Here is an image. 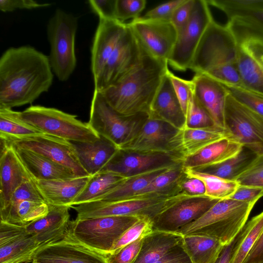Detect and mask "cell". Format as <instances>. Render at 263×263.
<instances>
[{
    "instance_id": "6da1fadb",
    "label": "cell",
    "mask_w": 263,
    "mask_h": 263,
    "mask_svg": "<svg viewBox=\"0 0 263 263\" xmlns=\"http://www.w3.org/2000/svg\"><path fill=\"white\" fill-rule=\"evenodd\" d=\"M53 78L49 57L30 46L8 48L0 58V109L32 103Z\"/></svg>"
},
{
    "instance_id": "7a4b0ae2",
    "label": "cell",
    "mask_w": 263,
    "mask_h": 263,
    "mask_svg": "<svg viewBox=\"0 0 263 263\" xmlns=\"http://www.w3.org/2000/svg\"><path fill=\"white\" fill-rule=\"evenodd\" d=\"M168 64L167 61L146 53L133 70L100 92L108 104L123 116L148 114Z\"/></svg>"
},
{
    "instance_id": "3957f363",
    "label": "cell",
    "mask_w": 263,
    "mask_h": 263,
    "mask_svg": "<svg viewBox=\"0 0 263 263\" xmlns=\"http://www.w3.org/2000/svg\"><path fill=\"white\" fill-rule=\"evenodd\" d=\"M226 85L243 87L237 69L234 37L227 25L213 20L196 50L189 68Z\"/></svg>"
},
{
    "instance_id": "277c9868",
    "label": "cell",
    "mask_w": 263,
    "mask_h": 263,
    "mask_svg": "<svg viewBox=\"0 0 263 263\" xmlns=\"http://www.w3.org/2000/svg\"><path fill=\"white\" fill-rule=\"evenodd\" d=\"M226 25L235 39L243 88L263 96V28L239 18Z\"/></svg>"
},
{
    "instance_id": "5b68a950",
    "label": "cell",
    "mask_w": 263,
    "mask_h": 263,
    "mask_svg": "<svg viewBox=\"0 0 263 263\" xmlns=\"http://www.w3.org/2000/svg\"><path fill=\"white\" fill-rule=\"evenodd\" d=\"M255 204L231 199L219 200L200 218L176 233L209 236L227 245L241 231Z\"/></svg>"
},
{
    "instance_id": "8992f818",
    "label": "cell",
    "mask_w": 263,
    "mask_h": 263,
    "mask_svg": "<svg viewBox=\"0 0 263 263\" xmlns=\"http://www.w3.org/2000/svg\"><path fill=\"white\" fill-rule=\"evenodd\" d=\"M142 216H117L69 221L65 235L104 255L122 234Z\"/></svg>"
},
{
    "instance_id": "52a82bcc",
    "label": "cell",
    "mask_w": 263,
    "mask_h": 263,
    "mask_svg": "<svg viewBox=\"0 0 263 263\" xmlns=\"http://www.w3.org/2000/svg\"><path fill=\"white\" fill-rule=\"evenodd\" d=\"M78 17L58 9L47 25L50 46L49 59L53 72L61 81H67L77 65L75 39Z\"/></svg>"
},
{
    "instance_id": "ba28073f",
    "label": "cell",
    "mask_w": 263,
    "mask_h": 263,
    "mask_svg": "<svg viewBox=\"0 0 263 263\" xmlns=\"http://www.w3.org/2000/svg\"><path fill=\"white\" fill-rule=\"evenodd\" d=\"M147 118L146 113L130 116L118 113L94 90L87 123L99 136L120 148L136 136Z\"/></svg>"
},
{
    "instance_id": "9c48e42d",
    "label": "cell",
    "mask_w": 263,
    "mask_h": 263,
    "mask_svg": "<svg viewBox=\"0 0 263 263\" xmlns=\"http://www.w3.org/2000/svg\"><path fill=\"white\" fill-rule=\"evenodd\" d=\"M20 116L43 134L72 142H91L100 137L88 123L55 108L32 105L20 112Z\"/></svg>"
},
{
    "instance_id": "30bf717a",
    "label": "cell",
    "mask_w": 263,
    "mask_h": 263,
    "mask_svg": "<svg viewBox=\"0 0 263 263\" xmlns=\"http://www.w3.org/2000/svg\"><path fill=\"white\" fill-rule=\"evenodd\" d=\"M180 193L168 197L128 199L117 201H96L71 206L76 218L85 219L107 216H137L152 220L166 208L183 196Z\"/></svg>"
},
{
    "instance_id": "8fae6325",
    "label": "cell",
    "mask_w": 263,
    "mask_h": 263,
    "mask_svg": "<svg viewBox=\"0 0 263 263\" xmlns=\"http://www.w3.org/2000/svg\"><path fill=\"white\" fill-rule=\"evenodd\" d=\"M224 126L229 138L257 155L263 154V117L236 100L229 92Z\"/></svg>"
},
{
    "instance_id": "7c38bea8",
    "label": "cell",
    "mask_w": 263,
    "mask_h": 263,
    "mask_svg": "<svg viewBox=\"0 0 263 263\" xmlns=\"http://www.w3.org/2000/svg\"><path fill=\"white\" fill-rule=\"evenodd\" d=\"M206 0H195L191 18L185 27L177 33V38L168 64L179 71L189 68L199 43L213 20Z\"/></svg>"
},
{
    "instance_id": "4fadbf2b",
    "label": "cell",
    "mask_w": 263,
    "mask_h": 263,
    "mask_svg": "<svg viewBox=\"0 0 263 263\" xmlns=\"http://www.w3.org/2000/svg\"><path fill=\"white\" fill-rule=\"evenodd\" d=\"M128 25L146 53L168 62L177 38L170 21L139 17Z\"/></svg>"
},
{
    "instance_id": "5bb4252c",
    "label": "cell",
    "mask_w": 263,
    "mask_h": 263,
    "mask_svg": "<svg viewBox=\"0 0 263 263\" xmlns=\"http://www.w3.org/2000/svg\"><path fill=\"white\" fill-rule=\"evenodd\" d=\"M146 53L127 24L94 90L100 92L115 83L137 66Z\"/></svg>"
},
{
    "instance_id": "9a60e30c",
    "label": "cell",
    "mask_w": 263,
    "mask_h": 263,
    "mask_svg": "<svg viewBox=\"0 0 263 263\" xmlns=\"http://www.w3.org/2000/svg\"><path fill=\"white\" fill-rule=\"evenodd\" d=\"M218 200L184 194L152 220L153 229L176 233L203 216Z\"/></svg>"
},
{
    "instance_id": "2e32d148",
    "label": "cell",
    "mask_w": 263,
    "mask_h": 263,
    "mask_svg": "<svg viewBox=\"0 0 263 263\" xmlns=\"http://www.w3.org/2000/svg\"><path fill=\"white\" fill-rule=\"evenodd\" d=\"M8 142L69 169L78 177L90 176L81 165L72 142L44 134Z\"/></svg>"
},
{
    "instance_id": "e0dca14e",
    "label": "cell",
    "mask_w": 263,
    "mask_h": 263,
    "mask_svg": "<svg viewBox=\"0 0 263 263\" xmlns=\"http://www.w3.org/2000/svg\"><path fill=\"white\" fill-rule=\"evenodd\" d=\"M181 162L171 154L142 153L119 149L100 172H111L127 178Z\"/></svg>"
},
{
    "instance_id": "ac0fdd59",
    "label": "cell",
    "mask_w": 263,
    "mask_h": 263,
    "mask_svg": "<svg viewBox=\"0 0 263 263\" xmlns=\"http://www.w3.org/2000/svg\"><path fill=\"white\" fill-rule=\"evenodd\" d=\"M42 245L25 226L0 222V263L32 262Z\"/></svg>"
},
{
    "instance_id": "d6986e66",
    "label": "cell",
    "mask_w": 263,
    "mask_h": 263,
    "mask_svg": "<svg viewBox=\"0 0 263 263\" xmlns=\"http://www.w3.org/2000/svg\"><path fill=\"white\" fill-rule=\"evenodd\" d=\"M32 263H107L105 256L65 235L57 241L41 247Z\"/></svg>"
},
{
    "instance_id": "ffe728a7",
    "label": "cell",
    "mask_w": 263,
    "mask_h": 263,
    "mask_svg": "<svg viewBox=\"0 0 263 263\" xmlns=\"http://www.w3.org/2000/svg\"><path fill=\"white\" fill-rule=\"evenodd\" d=\"M126 26L127 24L116 19H99L91 51V69L95 86Z\"/></svg>"
},
{
    "instance_id": "44dd1931",
    "label": "cell",
    "mask_w": 263,
    "mask_h": 263,
    "mask_svg": "<svg viewBox=\"0 0 263 263\" xmlns=\"http://www.w3.org/2000/svg\"><path fill=\"white\" fill-rule=\"evenodd\" d=\"M178 130L165 121L148 117L136 136L119 149L142 153L171 154L170 143Z\"/></svg>"
},
{
    "instance_id": "7402d4cb",
    "label": "cell",
    "mask_w": 263,
    "mask_h": 263,
    "mask_svg": "<svg viewBox=\"0 0 263 263\" xmlns=\"http://www.w3.org/2000/svg\"><path fill=\"white\" fill-rule=\"evenodd\" d=\"M193 95L206 110L215 125L225 129L224 108L228 91L224 85L203 73H195L191 80Z\"/></svg>"
},
{
    "instance_id": "603a6c76",
    "label": "cell",
    "mask_w": 263,
    "mask_h": 263,
    "mask_svg": "<svg viewBox=\"0 0 263 263\" xmlns=\"http://www.w3.org/2000/svg\"><path fill=\"white\" fill-rule=\"evenodd\" d=\"M229 138L226 129L214 126L202 128L184 127L171 140L170 153L181 161L203 147L222 138Z\"/></svg>"
},
{
    "instance_id": "cb8c5ba5",
    "label": "cell",
    "mask_w": 263,
    "mask_h": 263,
    "mask_svg": "<svg viewBox=\"0 0 263 263\" xmlns=\"http://www.w3.org/2000/svg\"><path fill=\"white\" fill-rule=\"evenodd\" d=\"M147 115L148 118L165 121L178 129L185 127V116L167 74V71Z\"/></svg>"
},
{
    "instance_id": "d4e9b609",
    "label": "cell",
    "mask_w": 263,
    "mask_h": 263,
    "mask_svg": "<svg viewBox=\"0 0 263 263\" xmlns=\"http://www.w3.org/2000/svg\"><path fill=\"white\" fill-rule=\"evenodd\" d=\"M31 179L12 145L0 154V210L8 205L21 185Z\"/></svg>"
},
{
    "instance_id": "484cf974",
    "label": "cell",
    "mask_w": 263,
    "mask_h": 263,
    "mask_svg": "<svg viewBox=\"0 0 263 263\" xmlns=\"http://www.w3.org/2000/svg\"><path fill=\"white\" fill-rule=\"evenodd\" d=\"M49 207L46 216L25 226L42 246L63 238L70 221L69 207L49 204Z\"/></svg>"
},
{
    "instance_id": "4316f807",
    "label": "cell",
    "mask_w": 263,
    "mask_h": 263,
    "mask_svg": "<svg viewBox=\"0 0 263 263\" xmlns=\"http://www.w3.org/2000/svg\"><path fill=\"white\" fill-rule=\"evenodd\" d=\"M242 147L241 144L233 139L224 138L184 158L181 160V163L184 168H203L232 158L240 152Z\"/></svg>"
},
{
    "instance_id": "83f0119b",
    "label": "cell",
    "mask_w": 263,
    "mask_h": 263,
    "mask_svg": "<svg viewBox=\"0 0 263 263\" xmlns=\"http://www.w3.org/2000/svg\"><path fill=\"white\" fill-rule=\"evenodd\" d=\"M90 178V176L66 180H32L47 204L71 208L72 202L84 189Z\"/></svg>"
},
{
    "instance_id": "f1b7e54d",
    "label": "cell",
    "mask_w": 263,
    "mask_h": 263,
    "mask_svg": "<svg viewBox=\"0 0 263 263\" xmlns=\"http://www.w3.org/2000/svg\"><path fill=\"white\" fill-rule=\"evenodd\" d=\"M13 146L32 179L66 180L78 177L69 169L37 153Z\"/></svg>"
},
{
    "instance_id": "f546056e",
    "label": "cell",
    "mask_w": 263,
    "mask_h": 263,
    "mask_svg": "<svg viewBox=\"0 0 263 263\" xmlns=\"http://www.w3.org/2000/svg\"><path fill=\"white\" fill-rule=\"evenodd\" d=\"M72 143L81 165L90 176L100 172L119 149L102 137L94 142Z\"/></svg>"
},
{
    "instance_id": "4dcf8cb0",
    "label": "cell",
    "mask_w": 263,
    "mask_h": 263,
    "mask_svg": "<svg viewBox=\"0 0 263 263\" xmlns=\"http://www.w3.org/2000/svg\"><path fill=\"white\" fill-rule=\"evenodd\" d=\"M183 236L177 233L153 230L143 238L134 263H155L180 242Z\"/></svg>"
},
{
    "instance_id": "1f68e13d",
    "label": "cell",
    "mask_w": 263,
    "mask_h": 263,
    "mask_svg": "<svg viewBox=\"0 0 263 263\" xmlns=\"http://www.w3.org/2000/svg\"><path fill=\"white\" fill-rule=\"evenodd\" d=\"M186 175L181 162L179 163L157 176L138 194L126 199L168 197L182 193L179 183Z\"/></svg>"
},
{
    "instance_id": "d6a6232c",
    "label": "cell",
    "mask_w": 263,
    "mask_h": 263,
    "mask_svg": "<svg viewBox=\"0 0 263 263\" xmlns=\"http://www.w3.org/2000/svg\"><path fill=\"white\" fill-rule=\"evenodd\" d=\"M183 236V245L193 263H215L225 246L218 239L209 236Z\"/></svg>"
},
{
    "instance_id": "836d02e7",
    "label": "cell",
    "mask_w": 263,
    "mask_h": 263,
    "mask_svg": "<svg viewBox=\"0 0 263 263\" xmlns=\"http://www.w3.org/2000/svg\"><path fill=\"white\" fill-rule=\"evenodd\" d=\"M49 210L46 202L23 200L0 210L1 221L25 226L46 216Z\"/></svg>"
},
{
    "instance_id": "e575fe53",
    "label": "cell",
    "mask_w": 263,
    "mask_h": 263,
    "mask_svg": "<svg viewBox=\"0 0 263 263\" xmlns=\"http://www.w3.org/2000/svg\"><path fill=\"white\" fill-rule=\"evenodd\" d=\"M174 166L161 167L127 177L97 201H117L136 195L147 186L157 176Z\"/></svg>"
},
{
    "instance_id": "d590c367",
    "label": "cell",
    "mask_w": 263,
    "mask_h": 263,
    "mask_svg": "<svg viewBox=\"0 0 263 263\" xmlns=\"http://www.w3.org/2000/svg\"><path fill=\"white\" fill-rule=\"evenodd\" d=\"M126 178L116 174L102 172L90 176L81 193L75 198L71 206L97 201Z\"/></svg>"
},
{
    "instance_id": "8d00e7d4",
    "label": "cell",
    "mask_w": 263,
    "mask_h": 263,
    "mask_svg": "<svg viewBox=\"0 0 263 263\" xmlns=\"http://www.w3.org/2000/svg\"><path fill=\"white\" fill-rule=\"evenodd\" d=\"M263 232V211L246 223L238 234L229 263H242Z\"/></svg>"
},
{
    "instance_id": "74e56055",
    "label": "cell",
    "mask_w": 263,
    "mask_h": 263,
    "mask_svg": "<svg viewBox=\"0 0 263 263\" xmlns=\"http://www.w3.org/2000/svg\"><path fill=\"white\" fill-rule=\"evenodd\" d=\"M41 134V131L21 119L19 111L0 109V138L10 141Z\"/></svg>"
},
{
    "instance_id": "f35d334b",
    "label": "cell",
    "mask_w": 263,
    "mask_h": 263,
    "mask_svg": "<svg viewBox=\"0 0 263 263\" xmlns=\"http://www.w3.org/2000/svg\"><path fill=\"white\" fill-rule=\"evenodd\" d=\"M257 156L253 152L243 146L237 155L221 163L194 170L235 180L250 166Z\"/></svg>"
},
{
    "instance_id": "ab89813d",
    "label": "cell",
    "mask_w": 263,
    "mask_h": 263,
    "mask_svg": "<svg viewBox=\"0 0 263 263\" xmlns=\"http://www.w3.org/2000/svg\"><path fill=\"white\" fill-rule=\"evenodd\" d=\"M184 171L187 176L202 180L205 187V196L214 199H229L239 186V183L235 180L223 178L192 169L184 168Z\"/></svg>"
},
{
    "instance_id": "60d3db41",
    "label": "cell",
    "mask_w": 263,
    "mask_h": 263,
    "mask_svg": "<svg viewBox=\"0 0 263 263\" xmlns=\"http://www.w3.org/2000/svg\"><path fill=\"white\" fill-rule=\"evenodd\" d=\"M224 13L228 21L239 18L263 28V0H237L234 8Z\"/></svg>"
},
{
    "instance_id": "b9f144b4",
    "label": "cell",
    "mask_w": 263,
    "mask_h": 263,
    "mask_svg": "<svg viewBox=\"0 0 263 263\" xmlns=\"http://www.w3.org/2000/svg\"><path fill=\"white\" fill-rule=\"evenodd\" d=\"M214 126L215 125L212 117L195 98L193 93L185 114L184 127L202 128Z\"/></svg>"
},
{
    "instance_id": "7bdbcfd3",
    "label": "cell",
    "mask_w": 263,
    "mask_h": 263,
    "mask_svg": "<svg viewBox=\"0 0 263 263\" xmlns=\"http://www.w3.org/2000/svg\"><path fill=\"white\" fill-rule=\"evenodd\" d=\"M153 230L152 220L147 217H141L122 234L114 246L110 254L116 253L141 236L146 235Z\"/></svg>"
},
{
    "instance_id": "ee69618b",
    "label": "cell",
    "mask_w": 263,
    "mask_h": 263,
    "mask_svg": "<svg viewBox=\"0 0 263 263\" xmlns=\"http://www.w3.org/2000/svg\"><path fill=\"white\" fill-rule=\"evenodd\" d=\"M224 85L228 92L236 100L263 117L262 96L243 87Z\"/></svg>"
},
{
    "instance_id": "f6af8a7d",
    "label": "cell",
    "mask_w": 263,
    "mask_h": 263,
    "mask_svg": "<svg viewBox=\"0 0 263 263\" xmlns=\"http://www.w3.org/2000/svg\"><path fill=\"white\" fill-rule=\"evenodd\" d=\"M235 180L240 185L263 188V154L258 155Z\"/></svg>"
},
{
    "instance_id": "bcb514c9",
    "label": "cell",
    "mask_w": 263,
    "mask_h": 263,
    "mask_svg": "<svg viewBox=\"0 0 263 263\" xmlns=\"http://www.w3.org/2000/svg\"><path fill=\"white\" fill-rule=\"evenodd\" d=\"M146 4L145 0H116L115 18L121 22L139 17Z\"/></svg>"
},
{
    "instance_id": "7dc6e473",
    "label": "cell",
    "mask_w": 263,
    "mask_h": 263,
    "mask_svg": "<svg viewBox=\"0 0 263 263\" xmlns=\"http://www.w3.org/2000/svg\"><path fill=\"white\" fill-rule=\"evenodd\" d=\"M144 236H141L116 253L105 255L107 263H134L140 252Z\"/></svg>"
},
{
    "instance_id": "c3c4849f",
    "label": "cell",
    "mask_w": 263,
    "mask_h": 263,
    "mask_svg": "<svg viewBox=\"0 0 263 263\" xmlns=\"http://www.w3.org/2000/svg\"><path fill=\"white\" fill-rule=\"evenodd\" d=\"M167 74L185 116L189 101L193 95L192 81L176 76L169 69Z\"/></svg>"
},
{
    "instance_id": "681fc988",
    "label": "cell",
    "mask_w": 263,
    "mask_h": 263,
    "mask_svg": "<svg viewBox=\"0 0 263 263\" xmlns=\"http://www.w3.org/2000/svg\"><path fill=\"white\" fill-rule=\"evenodd\" d=\"M194 3L195 0H184L173 13L170 21L175 27L177 33L181 31L189 22Z\"/></svg>"
},
{
    "instance_id": "f907efd6",
    "label": "cell",
    "mask_w": 263,
    "mask_h": 263,
    "mask_svg": "<svg viewBox=\"0 0 263 263\" xmlns=\"http://www.w3.org/2000/svg\"><path fill=\"white\" fill-rule=\"evenodd\" d=\"M184 0L170 1L149 10L144 17L154 19L170 21L176 9Z\"/></svg>"
},
{
    "instance_id": "816d5d0a",
    "label": "cell",
    "mask_w": 263,
    "mask_h": 263,
    "mask_svg": "<svg viewBox=\"0 0 263 263\" xmlns=\"http://www.w3.org/2000/svg\"><path fill=\"white\" fill-rule=\"evenodd\" d=\"M263 197V188L240 185L229 198L237 201L255 204Z\"/></svg>"
},
{
    "instance_id": "f5cc1de1",
    "label": "cell",
    "mask_w": 263,
    "mask_h": 263,
    "mask_svg": "<svg viewBox=\"0 0 263 263\" xmlns=\"http://www.w3.org/2000/svg\"><path fill=\"white\" fill-rule=\"evenodd\" d=\"M88 3L91 9L98 15L99 19H116V0H90Z\"/></svg>"
},
{
    "instance_id": "db71d44e",
    "label": "cell",
    "mask_w": 263,
    "mask_h": 263,
    "mask_svg": "<svg viewBox=\"0 0 263 263\" xmlns=\"http://www.w3.org/2000/svg\"><path fill=\"white\" fill-rule=\"evenodd\" d=\"M50 5L49 3H39L33 0L0 1V9L4 12H11L17 9H32Z\"/></svg>"
},
{
    "instance_id": "11a10c76",
    "label": "cell",
    "mask_w": 263,
    "mask_h": 263,
    "mask_svg": "<svg viewBox=\"0 0 263 263\" xmlns=\"http://www.w3.org/2000/svg\"><path fill=\"white\" fill-rule=\"evenodd\" d=\"M155 263H193L182 241Z\"/></svg>"
},
{
    "instance_id": "9f6ffc18",
    "label": "cell",
    "mask_w": 263,
    "mask_h": 263,
    "mask_svg": "<svg viewBox=\"0 0 263 263\" xmlns=\"http://www.w3.org/2000/svg\"><path fill=\"white\" fill-rule=\"evenodd\" d=\"M182 193L190 196H205V187L200 179L186 175L179 183Z\"/></svg>"
},
{
    "instance_id": "6f0895ef",
    "label": "cell",
    "mask_w": 263,
    "mask_h": 263,
    "mask_svg": "<svg viewBox=\"0 0 263 263\" xmlns=\"http://www.w3.org/2000/svg\"><path fill=\"white\" fill-rule=\"evenodd\" d=\"M263 262V232L242 263Z\"/></svg>"
},
{
    "instance_id": "680465c9",
    "label": "cell",
    "mask_w": 263,
    "mask_h": 263,
    "mask_svg": "<svg viewBox=\"0 0 263 263\" xmlns=\"http://www.w3.org/2000/svg\"><path fill=\"white\" fill-rule=\"evenodd\" d=\"M238 234L230 243L225 245L220 255L215 263H229L234 246L238 238Z\"/></svg>"
},
{
    "instance_id": "91938a15",
    "label": "cell",
    "mask_w": 263,
    "mask_h": 263,
    "mask_svg": "<svg viewBox=\"0 0 263 263\" xmlns=\"http://www.w3.org/2000/svg\"><path fill=\"white\" fill-rule=\"evenodd\" d=\"M260 263H263V262H260Z\"/></svg>"
},
{
    "instance_id": "94428289",
    "label": "cell",
    "mask_w": 263,
    "mask_h": 263,
    "mask_svg": "<svg viewBox=\"0 0 263 263\" xmlns=\"http://www.w3.org/2000/svg\"></svg>"
}]
</instances>
